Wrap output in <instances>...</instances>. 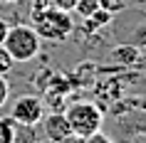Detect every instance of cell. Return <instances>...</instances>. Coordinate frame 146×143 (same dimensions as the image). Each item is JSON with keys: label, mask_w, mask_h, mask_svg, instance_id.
<instances>
[{"label": "cell", "mask_w": 146, "mask_h": 143, "mask_svg": "<svg viewBox=\"0 0 146 143\" xmlns=\"http://www.w3.org/2000/svg\"><path fill=\"white\" fill-rule=\"evenodd\" d=\"M32 27H35V32L40 35V40H47V42H64V40L74 32V20H72V13L47 5V8L32 13Z\"/></svg>", "instance_id": "cell-1"}, {"label": "cell", "mask_w": 146, "mask_h": 143, "mask_svg": "<svg viewBox=\"0 0 146 143\" xmlns=\"http://www.w3.org/2000/svg\"><path fill=\"white\" fill-rule=\"evenodd\" d=\"M3 47L8 49V54L13 57V62H30L35 59L42 49V40L40 35L35 32V27L27 22H20V25H13L3 40Z\"/></svg>", "instance_id": "cell-2"}, {"label": "cell", "mask_w": 146, "mask_h": 143, "mask_svg": "<svg viewBox=\"0 0 146 143\" xmlns=\"http://www.w3.org/2000/svg\"><path fill=\"white\" fill-rule=\"evenodd\" d=\"M62 113H64L72 133L82 136V138L102 131V123H104V111L94 101H74V104H69Z\"/></svg>", "instance_id": "cell-3"}, {"label": "cell", "mask_w": 146, "mask_h": 143, "mask_svg": "<svg viewBox=\"0 0 146 143\" xmlns=\"http://www.w3.org/2000/svg\"><path fill=\"white\" fill-rule=\"evenodd\" d=\"M42 116H45V101L32 94L17 96L10 106V119L17 123H25V126H37Z\"/></svg>", "instance_id": "cell-4"}, {"label": "cell", "mask_w": 146, "mask_h": 143, "mask_svg": "<svg viewBox=\"0 0 146 143\" xmlns=\"http://www.w3.org/2000/svg\"><path fill=\"white\" fill-rule=\"evenodd\" d=\"M40 123H42V138H47L52 143H62L67 136H72V128H69V123H67L62 111H52L47 116H42Z\"/></svg>", "instance_id": "cell-5"}, {"label": "cell", "mask_w": 146, "mask_h": 143, "mask_svg": "<svg viewBox=\"0 0 146 143\" xmlns=\"http://www.w3.org/2000/svg\"><path fill=\"white\" fill-rule=\"evenodd\" d=\"M109 59L114 62V64H119V67H136L139 62V49L134 45H116L114 49H111V54H109Z\"/></svg>", "instance_id": "cell-6"}, {"label": "cell", "mask_w": 146, "mask_h": 143, "mask_svg": "<svg viewBox=\"0 0 146 143\" xmlns=\"http://www.w3.org/2000/svg\"><path fill=\"white\" fill-rule=\"evenodd\" d=\"M37 126H25V123L13 121V143H37Z\"/></svg>", "instance_id": "cell-7"}, {"label": "cell", "mask_w": 146, "mask_h": 143, "mask_svg": "<svg viewBox=\"0 0 146 143\" xmlns=\"http://www.w3.org/2000/svg\"><path fill=\"white\" fill-rule=\"evenodd\" d=\"M99 8H102V0H79L72 13H77V15L84 20V17H89L94 10H99Z\"/></svg>", "instance_id": "cell-8"}, {"label": "cell", "mask_w": 146, "mask_h": 143, "mask_svg": "<svg viewBox=\"0 0 146 143\" xmlns=\"http://www.w3.org/2000/svg\"><path fill=\"white\" fill-rule=\"evenodd\" d=\"M0 143H13V119L0 116Z\"/></svg>", "instance_id": "cell-9"}, {"label": "cell", "mask_w": 146, "mask_h": 143, "mask_svg": "<svg viewBox=\"0 0 146 143\" xmlns=\"http://www.w3.org/2000/svg\"><path fill=\"white\" fill-rule=\"evenodd\" d=\"M129 45H134L141 52V49H146V22L144 25H139L136 30H134V35H131V42Z\"/></svg>", "instance_id": "cell-10"}, {"label": "cell", "mask_w": 146, "mask_h": 143, "mask_svg": "<svg viewBox=\"0 0 146 143\" xmlns=\"http://www.w3.org/2000/svg\"><path fill=\"white\" fill-rule=\"evenodd\" d=\"M13 67H15V62H13V57L8 54V49H5V47L0 45V74L5 76V74L10 72V69H13Z\"/></svg>", "instance_id": "cell-11"}, {"label": "cell", "mask_w": 146, "mask_h": 143, "mask_svg": "<svg viewBox=\"0 0 146 143\" xmlns=\"http://www.w3.org/2000/svg\"><path fill=\"white\" fill-rule=\"evenodd\" d=\"M77 3H79V0H47V5H52V8H60V10H67V13H72Z\"/></svg>", "instance_id": "cell-12"}, {"label": "cell", "mask_w": 146, "mask_h": 143, "mask_svg": "<svg viewBox=\"0 0 146 143\" xmlns=\"http://www.w3.org/2000/svg\"><path fill=\"white\" fill-rule=\"evenodd\" d=\"M8 99H10V84H8V79L0 74V109L8 104Z\"/></svg>", "instance_id": "cell-13"}, {"label": "cell", "mask_w": 146, "mask_h": 143, "mask_svg": "<svg viewBox=\"0 0 146 143\" xmlns=\"http://www.w3.org/2000/svg\"><path fill=\"white\" fill-rule=\"evenodd\" d=\"M136 67L146 74V49H141V52H139V62H136Z\"/></svg>", "instance_id": "cell-14"}, {"label": "cell", "mask_w": 146, "mask_h": 143, "mask_svg": "<svg viewBox=\"0 0 146 143\" xmlns=\"http://www.w3.org/2000/svg\"><path fill=\"white\" fill-rule=\"evenodd\" d=\"M8 30H10V25L0 17V45H3V40H5V35H8Z\"/></svg>", "instance_id": "cell-15"}, {"label": "cell", "mask_w": 146, "mask_h": 143, "mask_svg": "<svg viewBox=\"0 0 146 143\" xmlns=\"http://www.w3.org/2000/svg\"><path fill=\"white\" fill-rule=\"evenodd\" d=\"M62 143H84V138H82V136H74V133H72V136H67Z\"/></svg>", "instance_id": "cell-16"}, {"label": "cell", "mask_w": 146, "mask_h": 143, "mask_svg": "<svg viewBox=\"0 0 146 143\" xmlns=\"http://www.w3.org/2000/svg\"><path fill=\"white\" fill-rule=\"evenodd\" d=\"M37 143H52V141H47V138H42V141H40V138H37Z\"/></svg>", "instance_id": "cell-17"}, {"label": "cell", "mask_w": 146, "mask_h": 143, "mask_svg": "<svg viewBox=\"0 0 146 143\" xmlns=\"http://www.w3.org/2000/svg\"><path fill=\"white\" fill-rule=\"evenodd\" d=\"M0 3H17V0H0Z\"/></svg>", "instance_id": "cell-18"}]
</instances>
